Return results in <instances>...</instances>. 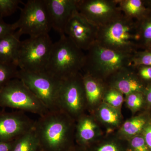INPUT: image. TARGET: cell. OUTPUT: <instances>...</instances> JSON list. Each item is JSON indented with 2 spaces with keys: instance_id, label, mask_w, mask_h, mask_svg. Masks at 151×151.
<instances>
[{
  "instance_id": "19",
  "label": "cell",
  "mask_w": 151,
  "mask_h": 151,
  "mask_svg": "<svg viewBox=\"0 0 151 151\" xmlns=\"http://www.w3.org/2000/svg\"><path fill=\"white\" fill-rule=\"evenodd\" d=\"M96 116L98 120L108 129H115L122 125L120 110L103 102L98 106Z\"/></svg>"
},
{
  "instance_id": "30",
  "label": "cell",
  "mask_w": 151,
  "mask_h": 151,
  "mask_svg": "<svg viewBox=\"0 0 151 151\" xmlns=\"http://www.w3.org/2000/svg\"><path fill=\"white\" fill-rule=\"evenodd\" d=\"M134 67L138 76L142 81H151V66L139 65Z\"/></svg>"
},
{
  "instance_id": "35",
  "label": "cell",
  "mask_w": 151,
  "mask_h": 151,
  "mask_svg": "<svg viewBox=\"0 0 151 151\" xmlns=\"http://www.w3.org/2000/svg\"><path fill=\"white\" fill-rule=\"evenodd\" d=\"M70 151H85L84 149L78 147H75L74 149H73L72 150Z\"/></svg>"
},
{
  "instance_id": "18",
  "label": "cell",
  "mask_w": 151,
  "mask_h": 151,
  "mask_svg": "<svg viewBox=\"0 0 151 151\" xmlns=\"http://www.w3.org/2000/svg\"><path fill=\"white\" fill-rule=\"evenodd\" d=\"M151 118L147 114H143L128 119L122 124L118 132V137L127 141L133 137L142 134Z\"/></svg>"
},
{
  "instance_id": "31",
  "label": "cell",
  "mask_w": 151,
  "mask_h": 151,
  "mask_svg": "<svg viewBox=\"0 0 151 151\" xmlns=\"http://www.w3.org/2000/svg\"><path fill=\"white\" fill-rule=\"evenodd\" d=\"M12 24L6 23L3 19H0V38L15 32Z\"/></svg>"
},
{
  "instance_id": "12",
  "label": "cell",
  "mask_w": 151,
  "mask_h": 151,
  "mask_svg": "<svg viewBox=\"0 0 151 151\" xmlns=\"http://www.w3.org/2000/svg\"><path fill=\"white\" fill-rule=\"evenodd\" d=\"M34 123L22 111L0 113V141L13 142L32 129Z\"/></svg>"
},
{
  "instance_id": "23",
  "label": "cell",
  "mask_w": 151,
  "mask_h": 151,
  "mask_svg": "<svg viewBox=\"0 0 151 151\" xmlns=\"http://www.w3.org/2000/svg\"><path fill=\"white\" fill-rule=\"evenodd\" d=\"M137 23L138 40L145 47L151 49V16L148 14Z\"/></svg>"
},
{
  "instance_id": "34",
  "label": "cell",
  "mask_w": 151,
  "mask_h": 151,
  "mask_svg": "<svg viewBox=\"0 0 151 151\" xmlns=\"http://www.w3.org/2000/svg\"><path fill=\"white\" fill-rule=\"evenodd\" d=\"M13 142H4L0 141V151H11L12 147Z\"/></svg>"
},
{
  "instance_id": "22",
  "label": "cell",
  "mask_w": 151,
  "mask_h": 151,
  "mask_svg": "<svg viewBox=\"0 0 151 151\" xmlns=\"http://www.w3.org/2000/svg\"><path fill=\"white\" fill-rule=\"evenodd\" d=\"M38 143L33 128L13 142L11 151H38Z\"/></svg>"
},
{
  "instance_id": "8",
  "label": "cell",
  "mask_w": 151,
  "mask_h": 151,
  "mask_svg": "<svg viewBox=\"0 0 151 151\" xmlns=\"http://www.w3.org/2000/svg\"><path fill=\"white\" fill-rule=\"evenodd\" d=\"M17 33L34 37L48 34L52 27L45 0H29L21 9L17 21L13 24Z\"/></svg>"
},
{
  "instance_id": "38",
  "label": "cell",
  "mask_w": 151,
  "mask_h": 151,
  "mask_svg": "<svg viewBox=\"0 0 151 151\" xmlns=\"http://www.w3.org/2000/svg\"></svg>"
},
{
  "instance_id": "7",
  "label": "cell",
  "mask_w": 151,
  "mask_h": 151,
  "mask_svg": "<svg viewBox=\"0 0 151 151\" xmlns=\"http://www.w3.org/2000/svg\"><path fill=\"white\" fill-rule=\"evenodd\" d=\"M0 105L40 116L49 111L23 81L12 79L0 90Z\"/></svg>"
},
{
  "instance_id": "25",
  "label": "cell",
  "mask_w": 151,
  "mask_h": 151,
  "mask_svg": "<svg viewBox=\"0 0 151 151\" xmlns=\"http://www.w3.org/2000/svg\"><path fill=\"white\" fill-rule=\"evenodd\" d=\"M18 67L14 63H0V90L12 78H16Z\"/></svg>"
},
{
  "instance_id": "28",
  "label": "cell",
  "mask_w": 151,
  "mask_h": 151,
  "mask_svg": "<svg viewBox=\"0 0 151 151\" xmlns=\"http://www.w3.org/2000/svg\"><path fill=\"white\" fill-rule=\"evenodd\" d=\"M131 65L151 66V50L135 52L132 57Z\"/></svg>"
},
{
  "instance_id": "20",
  "label": "cell",
  "mask_w": 151,
  "mask_h": 151,
  "mask_svg": "<svg viewBox=\"0 0 151 151\" xmlns=\"http://www.w3.org/2000/svg\"><path fill=\"white\" fill-rule=\"evenodd\" d=\"M118 5L126 16L140 20L148 14L149 11L141 0H117Z\"/></svg>"
},
{
  "instance_id": "11",
  "label": "cell",
  "mask_w": 151,
  "mask_h": 151,
  "mask_svg": "<svg viewBox=\"0 0 151 151\" xmlns=\"http://www.w3.org/2000/svg\"><path fill=\"white\" fill-rule=\"evenodd\" d=\"M98 30L77 10L66 25L65 34L77 47L86 52L97 42Z\"/></svg>"
},
{
  "instance_id": "4",
  "label": "cell",
  "mask_w": 151,
  "mask_h": 151,
  "mask_svg": "<svg viewBox=\"0 0 151 151\" xmlns=\"http://www.w3.org/2000/svg\"><path fill=\"white\" fill-rule=\"evenodd\" d=\"M134 54L116 51L96 43L85 53L82 70L105 81L122 68L131 65Z\"/></svg>"
},
{
  "instance_id": "2",
  "label": "cell",
  "mask_w": 151,
  "mask_h": 151,
  "mask_svg": "<svg viewBox=\"0 0 151 151\" xmlns=\"http://www.w3.org/2000/svg\"><path fill=\"white\" fill-rule=\"evenodd\" d=\"M137 23L124 14L98 28L96 43L100 46L134 54L138 46Z\"/></svg>"
},
{
  "instance_id": "3",
  "label": "cell",
  "mask_w": 151,
  "mask_h": 151,
  "mask_svg": "<svg viewBox=\"0 0 151 151\" xmlns=\"http://www.w3.org/2000/svg\"><path fill=\"white\" fill-rule=\"evenodd\" d=\"M85 53L65 35L52 45L45 71L60 80L80 73L84 66Z\"/></svg>"
},
{
  "instance_id": "24",
  "label": "cell",
  "mask_w": 151,
  "mask_h": 151,
  "mask_svg": "<svg viewBox=\"0 0 151 151\" xmlns=\"http://www.w3.org/2000/svg\"><path fill=\"white\" fill-rule=\"evenodd\" d=\"M124 96L119 90L108 86L104 94L103 102L120 110L124 102Z\"/></svg>"
},
{
  "instance_id": "6",
  "label": "cell",
  "mask_w": 151,
  "mask_h": 151,
  "mask_svg": "<svg viewBox=\"0 0 151 151\" xmlns=\"http://www.w3.org/2000/svg\"><path fill=\"white\" fill-rule=\"evenodd\" d=\"M16 78L23 82L49 111L60 110L58 98L62 80L46 71L19 70Z\"/></svg>"
},
{
  "instance_id": "15",
  "label": "cell",
  "mask_w": 151,
  "mask_h": 151,
  "mask_svg": "<svg viewBox=\"0 0 151 151\" xmlns=\"http://www.w3.org/2000/svg\"><path fill=\"white\" fill-rule=\"evenodd\" d=\"M102 132L92 116L83 114L76 121L75 140L77 147L84 149L101 139Z\"/></svg>"
},
{
  "instance_id": "27",
  "label": "cell",
  "mask_w": 151,
  "mask_h": 151,
  "mask_svg": "<svg viewBox=\"0 0 151 151\" xmlns=\"http://www.w3.org/2000/svg\"><path fill=\"white\" fill-rule=\"evenodd\" d=\"M22 3L21 0H0V19L13 14Z\"/></svg>"
},
{
  "instance_id": "32",
  "label": "cell",
  "mask_w": 151,
  "mask_h": 151,
  "mask_svg": "<svg viewBox=\"0 0 151 151\" xmlns=\"http://www.w3.org/2000/svg\"><path fill=\"white\" fill-rule=\"evenodd\" d=\"M150 151H151V121L149 122L142 133Z\"/></svg>"
},
{
  "instance_id": "10",
  "label": "cell",
  "mask_w": 151,
  "mask_h": 151,
  "mask_svg": "<svg viewBox=\"0 0 151 151\" xmlns=\"http://www.w3.org/2000/svg\"><path fill=\"white\" fill-rule=\"evenodd\" d=\"M77 7L81 15L98 28L123 14L117 0H78Z\"/></svg>"
},
{
  "instance_id": "26",
  "label": "cell",
  "mask_w": 151,
  "mask_h": 151,
  "mask_svg": "<svg viewBox=\"0 0 151 151\" xmlns=\"http://www.w3.org/2000/svg\"><path fill=\"white\" fill-rule=\"evenodd\" d=\"M127 108L133 113L139 111L145 105V100L142 92H134L125 96Z\"/></svg>"
},
{
  "instance_id": "13",
  "label": "cell",
  "mask_w": 151,
  "mask_h": 151,
  "mask_svg": "<svg viewBox=\"0 0 151 151\" xmlns=\"http://www.w3.org/2000/svg\"><path fill=\"white\" fill-rule=\"evenodd\" d=\"M52 28L65 35L66 25L76 11L78 0H45Z\"/></svg>"
},
{
  "instance_id": "16",
  "label": "cell",
  "mask_w": 151,
  "mask_h": 151,
  "mask_svg": "<svg viewBox=\"0 0 151 151\" xmlns=\"http://www.w3.org/2000/svg\"><path fill=\"white\" fill-rule=\"evenodd\" d=\"M82 76L86 108L92 109L103 103L104 94L108 86L106 81L90 74L84 73Z\"/></svg>"
},
{
  "instance_id": "36",
  "label": "cell",
  "mask_w": 151,
  "mask_h": 151,
  "mask_svg": "<svg viewBox=\"0 0 151 151\" xmlns=\"http://www.w3.org/2000/svg\"><path fill=\"white\" fill-rule=\"evenodd\" d=\"M147 2L148 4L150 5L151 6V1H149Z\"/></svg>"
},
{
  "instance_id": "1",
  "label": "cell",
  "mask_w": 151,
  "mask_h": 151,
  "mask_svg": "<svg viewBox=\"0 0 151 151\" xmlns=\"http://www.w3.org/2000/svg\"><path fill=\"white\" fill-rule=\"evenodd\" d=\"M76 121L61 110L49 111L35 122L40 151H70L75 147Z\"/></svg>"
},
{
  "instance_id": "5",
  "label": "cell",
  "mask_w": 151,
  "mask_h": 151,
  "mask_svg": "<svg viewBox=\"0 0 151 151\" xmlns=\"http://www.w3.org/2000/svg\"><path fill=\"white\" fill-rule=\"evenodd\" d=\"M53 43L49 34L30 37L21 41L17 60L20 70L45 71Z\"/></svg>"
},
{
  "instance_id": "14",
  "label": "cell",
  "mask_w": 151,
  "mask_h": 151,
  "mask_svg": "<svg viewBox=\"0 0 151 151\" xmlns=\"http://www.w3.org/2000/svg\"><path fill=\"white\" fill-rule=\"evenodd\" d=\"M108 86L119 90L124 96L144 92L146 86L132 65L122 68L105 81Z\"/></svg>"
},
{
  "instance_id": "17",
  "label": "cell",
  "mask_w": 151,
  "mask_h": 151,
  "mask_svg": "<svg viewBox=\"0 0 151 151\" xmlns=\"http://www.w3.org/2000/svg\"><path fill=\"white\" fill-rule=\"evenodd\" d=\"M20 37L15 32L0 38V63H14L17 65Z\"/></svg>"
},
{
  "instance_id": "21",
  "label": "cell",
  "mask_w": 151,
  "mask_h": 151,
  "mask_svg": "<svg viewBox=\"0 0 151 151\" xmlns=\"http://www.w3.org/2000/svg\"><path fill=\"white\" fill-rule=\"evenodd\" d=\"M126 141L118 137L101 139L84 150L85 151H129L128 143Z\"/></svg>"
},
{
  "instance_id": "37",
  "label": "cell",
  "mask_w": 151,
  "mask_h": 151,
  "mask_svg": "<svg viewBox=\"0 0 151 151\" xmlns=\"http://www.w3.org/2000/svg\"><path fill=\"white\" fill-rule=\"evenodd\" d=\"M38 151H39V150H38Z\"/></svg>"
},
{
  "instance_id": "29",
  "label": "cell",
  "mask_w": 151,
  "mask_h": 151,
  "mask_svg": "<svg viewBox=\"0 0 151 151\" xmlns=\"http://www.w3.org/2000/svg\"><path fill=\"white\" fill-rule=\"evenodd\" d=\"M127 142L130 151H150L142 134L131 138Z\"/></svg>"
},
{
  "instance_id": "33",
  "label": "cell",
  "mask_w": 151,
  "mask_h": 151,
  "mask_svg": "<svg viewBox=\"0 0 151 151\" xmlns=\"http://www.w3.org/2000/svg\"><path fill=\"white\" fill-rule=\"evenodd\" d=\"M143 94L145 97V103L148 108H151V83L146 86Z\"/></svg>"
},
{
  "instance_id": "9",
  "label": "cell",
  "mask_w": 151,
  "mask_h": 151,
  "mask_svg": "<svg viewBox=\"0 0 151 151\" xmlns=\"http://www.w3.org/2000/svg\"><path fill=\"white\" fill-rule=\"evenodd\" d=\"M58 105L60 110L75 121L84 114L86 108V100L81 72L62 80Z\"/></svg>"
}]
</instances>
